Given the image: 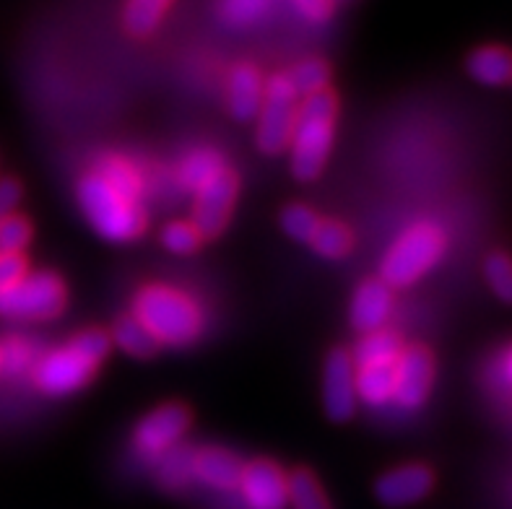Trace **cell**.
I'll return each mask as SVG.
<instances>
[{"instance_id": "e0dca14e", "label": "cell", "mask_w": 512, "mask_h": 509, "mask_svg": "<svg viewBox=\"0 0 512 509\" xmlns=\"http://www.w3.org/2000/svg\"><path fill=\"white\" fill-rule=\"evenodd\" d=\"M466 71L481 86L500 89L512 84V50L500 45L476 47L466 58Z\"/></svg>"}, {"instance_id": "9a60e30c", "label": "cell", "mask_w": 512, "mask_h": 509, "mask_svg": "<svg viewBox=\"0 0 512 509\" xmlns=\"http://www.w3.org/2000/svg\"><path fill=\"white\" fill-rule=\"evenodd\" d=\"M263 86L266 81L255 65H237L227 81V107L232 117H237L240 123H250L253 117H258L260 104H263Z\"/></svg>"}, {"instance_id": "44dd1931", "label": "cell", "mask_w": 512, "mask_h": 509, "mask_svg": "<svg viewBox=\"0 0 512 509\" xmlns=\"http://www.w3.org/2000/svg\"><path fill=\"white\" fill-rule=\"evenodd\" d=\"M172 0H128L123 11V26L130 37L146 39L159 29Z\"/></svg>"}, {"instance_id": "277c9868", "label": "cell", "mask_w": 512, "mask_h": 509, "mask_svg": "<svg viewBox=\"0 0 512 509\" xmlns=\"http://www.w3.org/2000/svg\"><path fill=\"white\" fill-rule=\"evenodd\" d=\"M442 252H445V237L437 226H411L409 232L401 234L396 245L390 247V252L385 255L383 281L390 289L411 286L442 258Z\"/></svg>"}, {"instance_id": "603a6c76", "label": "cell", "mask_w": 512, "mask_h": 509, "mask_svg": "<svg viewBox=\"0 0 512 509\" xmlns=\"http://www.w3.org/2000/svg\"><path fill=\"white\" fill-rule=\"evenodd\" d=\"M94 172H97L115 193L138 203V195H141V174L136 172L133 164L120 159V156H107V159L99 162V167L94 169Z\"/></svg>"}, {"instance_id": "f1b7e54d", "label": "cell", "mask_w": 512, "mask_h": 509, "mask_svg": "<svg viewBox=\"0 0 512 509\" xmlns=\"http://www.w3.org/2000/svg\"><path fill=\"white\" fill-rule=\"evenodd\" d=\"M320 221L323 219H320L318 213L312 211V208L302 206V203L286 206L284 211H281V226H284V232L292 239H297V242H305V245H312Z\"/></svg>"}, {"instance_id": "ba28073f", "label": "cell", "mask_w": 512, "mask_h": 509, "mask_svg": "<svg viewBox=\"0 0 512 509\" xmlns=\"http://www.w3.org/2000/svg\"><path fill=\"white\" fill-rule=\"evenodd\" d=\"M190 411L182 403H164L151 411L133 434V447L141 458L159 460L167 450L180 445L182 434L188 432Z\"/></svg>"}, {"instance_id": "5bb4252c", "label": "cell", "mask_w": 512, "mask_h": 509, "mask_svg": "<svg viewBox=\"0 0 512 509\" xmlns=\"http://www.w3.org/2000/svg\"><path fill=\"white\" fill-rule=\"evenodd\" d=\"M390 310H393V289L383 278H370L354 294L351 302V325L359 333H375L383 330L388 323Z\"/></svg>"}, {"instance_id": "8992f818", "label": "cell", "mask_w": 512, "mask_h": 509, "mask_svg": "<svg viewBox=\"0 0 512 509\" xmlns=\"http://www.w3.org/2000/svg\"><path fill=\"white\" fill-rule=\"evenodd\" d=\"M65 310V286L55 273H26L0 291V315L16 320H52Z\"/></svg>"}, {"instance_id": "ffe728a7", "label": "cell", "mask_w": 512, "mask_h": 509, "mask_svg": "<svg viewBox=\"0 0 512 509\" xmlns=\"http://www.w3.org/2000/svg\"><path fill=\"white\" fill-rule=\"evenodd\" d=\"M112 343H115L120 351L130 356H138V359H149L159 351V341L151 336L149 330L143 328V323L138 320L133 312L130 315H123L112 328Z\"/></svg>"}, {"instance_id": "9c48e42d", "label": "cell", "mask_w": 512, "mask_h": 509, "mask_svg": "<svg viewBox=\"0 0 512 509\" xmlns=\"http://www.w3.org/2000/svg\"><path fill=\"white\" fill-rule=\"evenodd\" d=\"M323 403L331 421H349L357 411V367L349 351L336 348L323 369Z\"/></svg>"}, {"instance_id": "ac0fdd59", "label": "cell", "mask_w": 512, "mask_h": 509, "mask_svg": "<svg viewBox=\"0 0 512 509\" xmlns=\"http://www.w3.org/2000/svg\"><path fill=\"white\" fill-rule=\"evenodd\" d=\"M403 351V341L393 330H375L364 333L362 341L354 348V367H372V364H396Z\"/></svg>"}, {"instance_id": "d4e9b609", "label": "cell", "mask_w": 512, "mask_h": 509, "mask_svg": "<svg viewBox=\"0 0 512 509\" xmlns=\"http://www.w3.org/2000/svg\"><path fill=\"white\" fill-rule=\"evenodd\" d=\"M289 504L292 509H331L320 481L305 468L289 476Z\"/></svg>"}, {"instance_id": "2e32d148", "label": "cell", "mask_w": 512, "mask_h": 509, "mask_svg": "<svg viewBox=\"0 0 512 509\" xmlns=\"http://www.w3.org/2000/svg\"><path fill=\"white\" fill-rule=\"evenodd\" d=\"M242 465L245 463H240V458L224 447H203V450H195L193 473L203 484L227 491L240 484Z\"/></svg>"}, {"instance_id": "52a82bcc", "label": "cell", "mask_w": 512, "mask_h": 509, "mask_svg": "<svg viewBox=\"0 0 512 509\" xmlns=\"http://www.w3.org/2000/svg\"><path fill=\"white\" fill-rule=\"evenodd\" d=\"M237 190H240V180L229 167L221 169L219 174H214L211 180L203 182L195 190L193 226L203 239L219 237L227 229L234 200H237Z\"/></svg>"}, {"instance_id": "cb8c5ba5", "label": "cell", "mask_w": 512, "mask_h": 509, "mask_svg": "<svg viewBox=\"0 0 512 509\" xmlns=\"http://www.w3.org/2000/svg\"><path fill=\"white\" fill-rule=\"evenodd\" d=\"M312 247L323 258L341 260L354 247V237H351L349 226L341 224V221H320L315 239H312Z\"/></svg>"}, {"instance_id": "5b68a950", "label": "cell", "mask_w": 512, "mask_h": 509, "mask_svg": "<svg viewBox=\"0 0 512 509\" xmlns=\"http://www.w3.org/2000/svg\"><path fill=\"white\" fill-rule=\"evenodd\" d=\"M299 94L286 73H276L263 86V104L258 112V149L263 154H281L292 146L297 125Z\"/></svg>"}, {"instance_id": "6da1fadb", "label": "cell", "mask_w": 512, "mask_h": 509, "mask_svg": "<svg viewBox=\"0 0 512 509\" xmlns=\"http://www.w3.org/2000/svg\"><path fill=\"white\" fill-rule=\"evenodd\" d=\"M338 99L331 89L315 91L299 102L292 136V172L297 180H318L333 149Z\"/></svg>"}, {"instance_id": "1f68e13d", "label": "cell", "mask_w": 512, "mask_h": 509, "mask_svg": "<svg viewBox=\"0 0 512 509\" xmlns=\"http://www.w3.org/2000/svg\"><path fill=\"white\" fill-rule=\"evenodd\" d=\"M32 242V224L19 213H8L0 219V252L24 255V247Z\"/></svg>"}, {"instance_id": "836d02e7", "label": "cell", "mask_w": 512, "mask_h": 509, "mask_svg": "<svg viewBox=\"0 0 512 509\" xmlns=\"http://www.w3.org/2000/svg\"><path fill=\"white\" fill-rule=\"evenodd\" d=\"M29 273V263L24 255H13V252H0V291L11 289L19 284L21 278Z\"/></svg>"}, {"instance_id": "4fadbf2b", "label": "cell", "mask_w": 512, "mask_h": 509, "mask_svg": "<svg viewBox=\"0 0 512 509\" xmlns=\"http://www.w3.org/2000/svg\"><path fill=\"white\" fill-rule=\"evenodd\" d=\"M435 486V473L422 463L398 465L385 476L377 478L375 494L385 507H409V504L422 502Z\"/></svg>"}, {"instance_id": "3957f363", "label": "cell", "mask_w": 512, "mask_h": 509, "mask_svg": "<svg viewBox=\"0 0 512 509\" xmlns=\"http://www.w3.org/2000/svg\"><path fill=\"white\" fill-rule=\"evenodd\" d=\"M78 203L84 208L89 224L94 226V232L110 242H130L141 237L146 229V216L138 203L115 193L97 172L81 177Z\"/></svg>"}, {"instance_id": "7c38bea8", "label": "cell", "mask_w": 512, "mask_h": 509, "mask_svg": "<svg viewBox=\"0 0 512 509\" xmlns=\"http://www.w3.org/2000/svg\"><path fill=\"white\" fill-rule=\"evenodd\" d=\"M94 372H97V367L86 364L81 356L73 354L71 348L65 346L39 361L37 369H34V382H37L39 390L50 395H68L81 390L94 377Z\"/></svg>"}, {"instance_id": "d590c367", "label": "cell", "mask_w": 512, "mask_h": 509, "mask_svg": "<svg viewBox=\"0 0 512 509\" xmlns=\"http://www.w3.org/2000/svg\"><path fill=\"white\" fill-rule=\"evenodd\" d=\"M294 6L310 21H325L336 8V0H294Z\"/></svg>"}, {"instance_id": "e575fe53", "label": "cell", "mask_w": 512, "mask_h": 509, "mask_svg": "<svg viewBox=\"0 0 512 509\" xmlns=\"http://www.w3.org/2000/svg\"><path fill=\"white\" fill-rule=\"evenodd\" d=\"M21 195H24L21 193V185L13 177L0 180V219L16 211V206L21 203Z\"/></svg>"}, {"instance_id": "74e56055", "label": "cell", "mask_w": 512, "mask_h": 509, "mask_svg": "<svg viewBox=\"0 0 512 509\" xmlns=\"http://www.w3.org/2000/svg\"><path fill=\"white\" fill-rule=\"evenodd\" d=\"M0 369H3V346H0Z\"/></svg>"}, {"instance_id": "d6986e66", "label": "cell", "mask_w": 512, "mask_h": 509, "mask_svg": "<svg viewBox=\"0 0 512 509\" xmlns=\"http://www.w3.org/2000/svg\"><path fill=\"white\" fill-rule=\"evenodd\" d=\"M396 395V364L357 367V398L367 406H385Z\"/></svg>"}, {"instance_id": "4dcf8cb0", "label": "cell", "mask_w": 512, "mask_h": 509, "mask_svg": "<svg viewBox=\"0 0 512 509\" xmlns=\"http://www.w3.org/2000/svg\"><path fill=\"white\" fill-rule=\"evenodd\" d=\"M110 346V336L99 328L84 330V333L73 336L71 343H68V348H71L73 354L81 356V359H84L86 364H91V367H99V364H102L104 356L110 354Z\"/></svg>"}, {"instance_id": "d6a6232c", "label": "cell", "mask_w": 512, "mask_h": 509, "mask_svg": "<svg viewBox=\"0 0 512 509\" xmlns=\"http://www.w3.org/2000/svg\"><path fill=\"white\" fill-rule=\"evenodd\" d=\"M203 237L193 226V221H172L164 226L162 232V245L175 255H190L201 247Z\"/></svg>"}, {"instance_id": "7a4b0ae2", "label": "cell", "mask_w": 512, "mask_h": 509, "mask_svg": "<svg viewBox=\"0 0 512 509\" xmlns=\"http://www.w3.org/2000/svg\"><path fill=\"white\" fill-rule=\"evenodd\" d=\"M133 315L159 341V346H188L203 330L198 304L188 294L164 284L143 286L133 302Z\"/></svg>"}, {"instance_id": "8fae6325", "label": "cell", "mask_w": 512, "mask_h": 509, "mask_svg": "<svg viewBox=\"0 0 512 509\" xmlns=\"http://www.w3.org/2000/svg\"><path fill=\"white\" fill-rule=\"evenodd\" d=\"M435 382V359L427 346L403 348L396 361V395L403 408H419L432 393Z\"/></svg>"}, {"instance_id": "7402d4cb", "label": "cell", "mask_w": 512, "mask_h": 509, "mask_svg": "<svg viewBox=\"0 0 512 509\" xmlns=\"http://www.w3.org/2000/svg\"><path fill=\"white\" fill-rule=\"evenodd\" d=\"M193 458L195 450H188V447L175 445L172 450H167L162 458L156 460V478L159 484L167 491H180L182 486H188L193 473Z\"/></svg>"}, {"instance_id": "f546056e", "label": "cell", "mask_w": 512, "mask_h": 509, "mask_svg": "<svg viewBox=\"0 0 512 509\" xmlns=\"http://www.w3.org/2000/svg\"><path fill=\"white\" fill-rule=\"evenodd\" d=\"M484 276L500 302L512 304V258L507 252H492L484 260Z\"/></svg>"}, {"instance_id": "83f0119b", "label": "cell", "mask_w": 512, "mask_h": 509, "mask_svg": "<svg viewBox=\"0 0 512 509\" xmlns=\"http://www.w3.org/2000/svg\"><path fill=\"white\" fill-rule=\"evenodd\" d=\"M271 8V0H219V16L224 24L245 29L258 24Z\"/></svg>"}, {"instance_id": "8d00e7d4", "label": "cell", "mask_w": 512, "mask_h": 509, "mask_svg": "<svg viewBox=\"0 0 512 509\" xmlns=\"http://www.w3.org/2000/svg\"><path fill=\"white\" fill-rule=\"evenodd\" d=\"M507 374H510V380H512V351L510 356H507Z\"/></svg>"}, {"instance_id": "484cf974", "label": "cell", "mask_w": 512, "mask_h": 509, "mask_svg": "<svg viewBox=\"0 0 512 509\" xmlns=\"http://www.w3.org/2000/svg\"><path fill=\"white\" fill-rule=\"evenodd\" d=\"M224 167H227V164H224L221 154H216V151L211 149H198L182 162L180 182L188 187V190H198L203 182L211 180V177L219 174Z\"/></svg>"}, {"instance_id": "4316f807", "label": "cell", "mask_w": 512, "mask_h": 509, "mask_svg": "<svg viewBox=\"0 0 512 509\" xmlns=\"http://www.w3.org/2000/svg\"><path fill=\"white\" fill-rule=\"evenodd\" d=\"M289 81H292L294 91L302 97H310L315 91L328 89V78H331V68L320 58H307L297 63L292 71H286Z\"/></svg>"}, {"instance_id": "30bf717a", "label": "cell", "mask_w": 512, "mask_h": 509, "mask_svg": "<svg viewBox=\"0 0 512 509\" xmlns=\"http://www.w3.org/2000/svg\"><path fill=\"white\" fill-rule=\"evenodd\" d=\"M240 491L250 509L289 507V476L273 460H253L242 465Z\"/></svg>"}]
</instances>
